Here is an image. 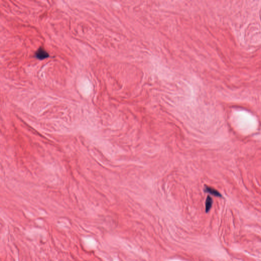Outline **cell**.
<instances>
[{
    "label": "cell",
    "mask_w": 261,
    "mask_h": 261,
    "mask_svg": "<svg viewBox=\"0 0 261 261\" xmlns=\"http://www.w3.org/2000/svg\"><path fill=\"white\" fill-rule=\"evenodd\" d=\"M35 56L37 59L39 60H43L49 57V54L48 52L45 49L42 48H40L37 51L35 54Z\"/></svg>",
    "instance_id": "6da1fadb"
},
{
    "label": "cell",
    "mask_w": 261,
    "mask_h": 261,
    "mask_svg": "<svg viewBox=\"0 0 261 261\" xmlns=\"http://www.w3.org/2000/svg\"><path fill=\"white\" fill-rule=\"evenodd\" d=\"M204 191L205 192L210 193L213 195L217 196V197H221V195L220 194V193L218 191L214 189L213 188L210 187H208L207 186H205L204 189Z\"/></svg>",
    "instance_id": "7a4b0ae2"
},
{
    "label": "cell",
    "mask_w": 261,
    "mask_h": 261,
    "mask_svg": "<svg viewBox=\"0 0 261 261\" xmlns=\"http://www.w3.org/2000/svg\"><path fill=\"white\" fill-rule=\"evenodd\" d=\"M213 204V200L210 196H207V200L205 201V212L208 213L212 208Z\"/></svg>",
    "instance_id": "3957f363"
}]
</instances>
